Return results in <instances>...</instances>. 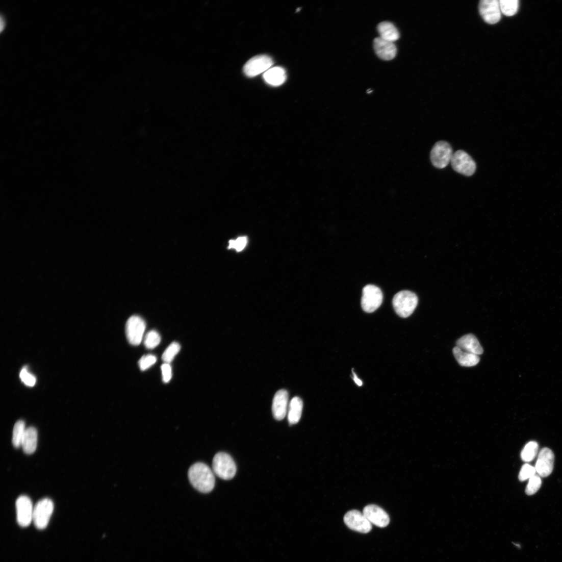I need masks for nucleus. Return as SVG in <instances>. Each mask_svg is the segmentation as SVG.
I'll return each instance as SVG.
<instances>
[{
    "label": "nucleus",
    "mask_w": 562,
    "mask_h": 562,
    "mask_svg": "<svg viewBox=\"0 0 562 562\" xmlns=\"http://www.w3.org/2000/svg\"><path fill=\"white\" fill-rule=\"evenodd\" d=\"M363 514L372 524L377 527L384 528L390 523V519L388 514L376 505L366 506L363 510Z\"/></svg>",
    "instance_id": "nucleus-14"
},
{
    "label": "nucleus",
    "mask_w": 562,
    "mask_h": 562,
    "mask_svg": "<svg viewBox=\"0 0 562 562\" xmlns=\"http://www.w3.org/2000/svg\"><path fill=\"white\" fill-rule=\"evenodd\" d=\"M453 155L452 147L449 143L444 141H439L431 150L430 161L434 167L443 169L451 163Z\"/></svg>",
    "instance_id": "nucleus-4"
},
{
    "label": "nucleus",
    "mask_w": 562,
    "mask_h": 562,
    "mask_svg": "<svg viewBox=\"0 0 562 562\" xmlns=\"http://www.w3.org/2000/svg\"><path fill=\"white\" fill-rule=\"evenodd\" d=\"M288 401L289 394L286 390H279L275 394L272 406V414L275 419L281 421L286 417Z\"/></svg>",
    "instance_id": "nucleus-15"
},
{
    "label": "nucleus",
    "mask_w": 562,
    "mask_h": 562,
    "mask_svg": "<svg viewBox=\"0 0 562 562\" xmlns=\"http://www.w3.org/2000/svg\"><path fill=\"white\" fill-rule=\"evenodd\" d=\"M418 303L417 295L411 291H402L397 293L393 299V305L397 314L406 318L411 316Z\"/></svg>",
    "instance_id": "nucleus-2"
},
{
    "label": "nucleus",
    "mask_w": 562,
    "mask_h": 562,
    "mask_svg": "<svg viewBox=\"0 0 562 562\" xmlns=\"http://www.w3.org/2000/svg\"><path fill=\"white\" fill-rule=\"evenodd\" d=\"M20 377L25 386L34 387L36 382V378L34 375L29 372L28 368L24 367L20 373Z\"/></svg>",
    "instance_id": "nucleus-30"
},
{
    "label": "nucleus",
    "mask_w": 562,
    "mask_h": 562,
    "mask_svg": "<svg viewBox=\"0 0 562 562\" xmlns=\"http://www.w3.org/2000/svg\"><path fill=\"white\" fill-rule=\"evenodd\" d=\"M346 526L350 529L361 533H367L372 528V524L363 513L357 510H351L344 518Z\"/></svg>",
    "instance_id": "nucleus-10"
},
{
    "label": "nucleus",
    "mask_w": 562,
    "mask_h": 562,
    "mask_svg": "<svg viewBox=\"0 0 562 562\" xmlns=\"http://www.w3.org/2000/svg\"><path fill=\"white\" fill-rule=\"evenodd\" d=\"M352 374H353V380L354 381V382H355V384L357 386H359L360 387H362L363 385V381L359 377H357L356 374L354 372L353 370H352Z\"/></svg>",
    "instance_id": "nucleus-34"
},
{
    "label": "nucleus",
    "mask_w": 562,
    "mask_h": 562,
    "mask_svg": "<svg viewBox=\"0 0 562 562\" xmlns=\"http://www.w3.org/2000/svg\"><path fill=\"white\" fill-rule=\"evenodd\" d=\"M181 346L176 342H173L166 349L162 356V360L165 363L170 364L174 359L175 356L180 351Z\"/></svg>",
    "instance_id": "nucleus-27"
},
{
    "label": "nucleus",
    "mask_w": 562,
    "mask_h": 562,
    "mask_svg": "<svg viewBox=\"0 0 562 562\" xmlns=\"http://www.w3.org/2000/svg\"><path fill=\"white\" fill-rule=\"evenodd\" d=\"M542 484L541 478L540 475H534L529 479L525 492L528 496H531L537 493L540 489Z\"/></svg>",
    "instance_id": "nucleus-28"
},
{
    "label": "nucleus",
    "mask_w": 562,
    "mask_h": 562,
    "mask_svg": "<svg viewBox=\"0 0 562 562\" xmlns=\"http://www.w3.org/2000/svg\"><path fill=\"white\" fill-rule=\"evenodd\" d=\"M157 361V357L152 354L143 356L139 362V366L142 371H145L155 365Z\"/></svg>",
    "instance_id": "nucleus-29"
},
{
    "label": "nucleus",
    "mask_w": 562,
    "mask_h": 562,
    "mask_svg": "<svg viewBox=\"0 0 562 562\" xmlns=\"http://www.w3.org/2000/svg\"><path fill=\"white\" fill-rule=\"evenodd\" d=\"M25 430V423L22 420L17 421L14 427L13 431L12 443L14 447L18 448L21 447L22 442Z\"/></svg>",
    "instance_id": "nucleus-23"
},
{
    "label": "nucleus",
    "mask_w": 562,
    "mask_h": 562,
    "mask_svg": "<svg viewBox=\"0 0 562 562\" xmlns=\"http://www.w3.org/2000/svg\"><path fill=\"white\" fill-rule=\"evenodd\" d=\"M0 25H1V32H2L5 28V20L3 18V16L1 17V21H0Z\"/></svg>",
    "instance_id": "nucleus-35"
},
{
    "label": "nucleus",
    "mask_w": 562,
    "mask_h": 562,
    "mask_svg": "<svg viewBox=\"0 0 562 562\" xmlns=\"http://www.w3.org/2000/svg\"><path fill=\"white\" fill-rule=\"evenodd\" d=\"M213 470L219 478L229 480L235 476L237 466L231 455L225 452H219L213 458Z\"/></svg>",
    "instance_id": "nucleus-3"
},
{
    "label": "nucleus",
    "mask_w": 562,
    "mask_h": 562,
    "mask_svg": "<svg viewBox=\"0 0 562 562\" xmlns=\"http://www.w3.org/2000/svg\"><path fill=\"white\" fill-rule=\"evenodd\" d=\"M456 346L463 350L476 355L483 353V349L477 338L473 335H467L458 340Z\"/></svg>",
    "instance_id": "nucleus-17"
},
{
    "label": "nucleus",
    "mask_w": 562,
    "mask_h": 562,
    "mask_svg": "<svg viewBox=\"0 0 562 562\" xmlns=\"http://www.w3.org/2000/svg\"><path fill=\"white\" fill-rule=\"evenodd\" d=\"M303 402L298 397H294L289 404L288 421L291 425L297 424L300 420L302 412Z\"/></svg>",
    "instance_id": "nucleus-22"
},
{
    "label": "nucleus",
    "mask_w": 562,
    "mask_h": 562,
    "mask_svg": "<svg viewBox=\"0 0 562 562\" xmlns=\"http://www.w3.org/2000/svg\"><path fill=\"white\" fill-rule=\"evenodd\" d=\"M451 164L453 170L459 174L471 176L475 172L476 165L473 159L463 150L453 153Z\"/></svg>",
    "instance_id": "nucleus-6"
},
{
    "label": "nucleus",
    "mask_w": 562,
    "mask_h": 562,
    "mask_svg": "<svg viewBox=\"0 0 562 562\" xmlns=\"http://www.w3.org/2000/svg\"><path fill=\"white\" fill-rule=\"evenodd\" d=\"M479 10L483 20L490 24H495L501 19V11L498 0H482Z\"/></svg>",
    "instance_id": "nucleus-12"
},
{
    "label": "nucleus",
    "mask_w": 562,
    "mask_h": 562,
    "mask_svg": "<svg viewBox=\"0 0 562 562\" xmlns=\"http://www.w3.org/2000/svg\"><path fill=\"white\" fill-rule=\"evenodd\" d=\"M379 37L382 39L394 42L399 38V33L395 25L389 21H383L377 25Z\"/></svg>",
    "instance_id": "nucleus-21"
},
{
    "label": "nucleus",
    "mask_w": 562,
    "mask_h": 562,
    "mask_svg": "<svg viewBox=\"0 0 562 562\" xmlns=\"http://www.w3.org/2000/svg\"><path fill=\"white\" fill-rule=\"evenodd\" d=\"M273 65L272 59L266 55L254 57L249 60L244 65L243 71L249 78L265 73Z\"/></svg>",
    "instance_id": "nucleus-9"
},
{
    "label": "nucleus",
    "mask_w": 562,
    "mask_h": 562,
    "mask_svg": "<svg viewBox=\"0 0 562 562\" xmlns=\"http://www.w3.org/2000/svg\"><path fill=\"white\" fill-rule=\"evenodd\" d=\"M263 76L265 81L268 84L275 87L283 85L287 80L285 70L280 67L270 68L264 73Z\"/></svg>",
    "instance_id": "nucleus-18"
},
{
    "label": "nucleus",
    "mask_w": 562,
    "mask_h": 562,
    "mask_svg": "<svg viewBox=\"0 0 562 562\" xmlns=\"http://www.w3.org/2000/svg\"><path fill=\"white\" fill-rule=\"evenodd\" d=\"M539 446L537 442L531 441L526 445L521 452L522 461L526 463H529L537 456L539 451Z\"/></svg>",
    "instance_id": "nucleus-24"
},
{
    "label": "nucleus",
    "mask_w": 562,
    "mask_h": 562,
    "mask_svg": "<svg viewBox=\"0 0 562 562\" xmlns=\"http://www.w3.org/2000/svg\"><path fill=\"white\" fill-rule=\"evenodd\" d=\"M453 353L458 364L463 367H474L480 361L478 355L465 351L457 346L453 348Z\"/></svg>",
    "instance_id": "nucleus-19"
},
{
    "label": "nucleus",
    "mask_w": 562,
    "mask_h": 562,
    "mask_svg": "<svg viewBox=\"0 0 562 562\" xmlns=\"http://www.w3.org/2000/svg\"><path fill=\"white\" fill-rule=\"evenodd\" d=\"M163 381L167 383L172 377V369L169 364L165 363L161 367Z\"/></svg>",
    "instance_id": "nucleus-33"
},
{
    "label": "nucleus",
    "mask_w": 562,
    "mask_h": 562,
    "mask_svg": "<svg viewBox=\"0 0 562 562\" xmlns=\"http://www.w3.org/2000/svg\"><path fill=\"white\" fill-rule=\"evenodd\" d=\"M161 337L158 331L155 330L148 332L144 339V345L147 349H151L157 347L161 343Z\"/></svg>",
    "instance_id": "nucleus-26"
},
{
    "label": "nucleus",
    "mask_w": 562,
    "mask_h": 562,
    "mask_svg": "<svg viewBox=\"0 0 562 562\" xmlns=\"http://www.w3.org/2000/svg\"><path fill=\"white\" fill-rule=\"evenodd\" d=\"M146 324L139 316H134L127 320L125 326V333L127 341L133 345L140 344L144 334Z\"/></svg>",
    "instance_id": "nucleus-8"
},
{
    "label": "nucleus",
    "mask_w": 562,
    "mask_h": 562,
    "mask_svg": "<svg viewBox=\"0 0 562 562\" xmlns=\"http://www.w3.org/2000/svg\"><path fill=\"white\" fill-rule=\"evenodd\" d=\"M373 45L376 54L380 59L390 61L395 58L397 48L394 42L382 39L379 37L374 39Z\"/></svg>",
    "instance_id": "nucleus-16"
},
{
    "label": "nucleus",
    "mask_w": 562,
    "mask_h": 562,
    "mask_svg": "<svg viewBox=\"0 0 562 562\" xmlns=\"http://www.w3.org/2000/svg\"><path fill=\"white\" fill-rule=\"evenodd\" d=\"M247 243L246 237H240L236 240L229 241L228 248H234L238 251H242L246 246Z\"/></svg>",
    "instance_id": "nucleus-32"
},
{
    "label": "nucleus",
    "mask_w": 562,
    "mask_h": 562,
    "mask_svg": "<svg viewBox=\"0 0 562 562\" xmlns=\"http://www.w3.org/2000/svg\"><path fill=\"white\" fill-rule=\"evenodd\" d=\"M535 468L528 465H524L520 472L519 475V479L521 481H524L528 479H530L531 477L535 475Z\"/></svg>",
    "instance_id": "nucleus-31"
},
{
    "label": "nucleus",
    "mask_w": 562,
    "mask_h": 562,
    "mask_svg": "<svg viewBox=\"0 0 562 562\" xmlns=\"http://www.w3.org/2000/svg\"><path fill=\"white\" fill-rule=\"evenodd\" d=\"M383 295L380 289L374 285L366 286L363 291L362 306L363 310L372 313L377 310L382 302Z\"/></svg>",
    "instance_id": "nucleus-7"
},
{
    "label": "nucleus",
    "mask_w": 562,
    "mask_h": 562,
    "mask_svg": "<svg viewBox=\"0 0 562 562\" xmlns=\"http://www.w3.org/2000/svg\"><path fill=\"white\" fill-rule=\"evenodd\" d=\"M499 4L501 13L506 16L515 15L519 7L518 0H500Z\"/></svg>",
    "instance_id": "nucleus-25"
},
{
    "label": "nucleus",
    "mask_w": 562,
    "mask_h": 562,
    "mask_svg": "<svg viewBox=\"0 0 562 562\" xmlns=\"http://www.w3.org/2000/svg\"><path fill=\"white\" fill-rule=\"evenodd\" d=\"M37 443L38 432L37 429L34 427L27 428L21 445L24 452L28 454L34 453L37 449Z\"/></svg>",
    "instance_id": "nucleus-20"
},
{
    "label": "nucleus",
    "mask_w": 562,
    "mask_h": 562,
    "mask_svg": "<svg viewBox=\"0 0 562 562\" xmlns=\"http://www.w3.org/2000/svg\"><path fill=\"white\" fill-rule=\"evenodd\" d=\"M554 462V455L553 451L548 448H544L540 451L535 464L536 472L540 476L548 477L553 471Z\"/></svg>",
    "instance_id": "nucleus-13"
},
{
    "label": "nucleus",
    "mask_w": 562,
    "mask_h": 562,
    "mask_svg": "<svg viewBox=\"0 0 562 562\" xmlns=\"http://www.w3.org/2000/svg\"><path fill=\"white\" fill-rule=\"evenodd\" d=\"M17 520L23 527L29 526L33 521L34 508L31 499L27 496H20L16 500Z\"/></svg>",
    "instance_id": "nucleus-11"
},
{
    "label": "nucleus",
    "mask_w": 562,
    "mask_h": 562,
    "mask_svg": "<svg viewBox=\"0 0 562 562\" xmlns=\"http://www.w3.org/2000/svg\"><path fill=\"white\" fill-rule=\"evenodd\" d=\"M188 477L192 486L202 493H210L214 489V473L205 464L198 463L192 466L189 470Z\"/></svg>",
    "instance_id": "nucleus-1"
},
{
    "label": "nucleus",
    "mask_w": 562,
    "mask_h": 562,
    "mask_svg": "<svg viewBox=\"0 0 562 562\" xmlns=\"http://www.w3.org/2000/svg\"><path fill=\"white\" fill-rule=\"evenodd\" d=\"M54 504L52 500L44 498L39 501L34 508L33 522L39 529L45 528L54 513Z\"/></svg>",
    "instance_id": "nucleus-5"
}]
</instances>
